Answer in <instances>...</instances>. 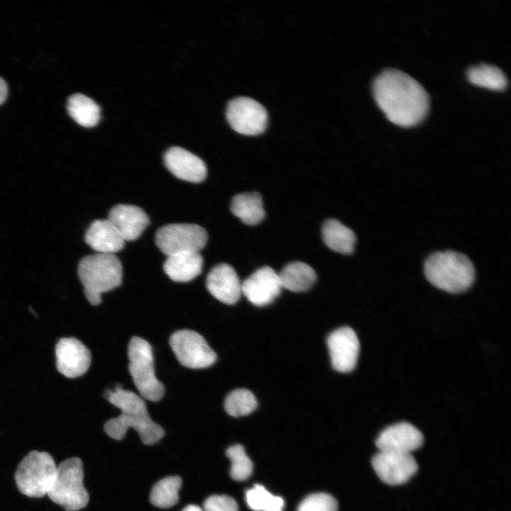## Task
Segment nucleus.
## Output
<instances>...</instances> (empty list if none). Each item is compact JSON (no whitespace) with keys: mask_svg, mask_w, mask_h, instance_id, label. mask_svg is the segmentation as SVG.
<instances>
[{"mask_svg":"<svg viewBox=\"0 0 511 511\" xmlns=\"http://www.w3.org/2000/svg\"><path fill=\"white\" fill-rule=\"evenodd\" d=\"M57 466L45 451H30L19 463L15 472L18 490L30 498H42L50 490L57 474Z\"/></svg>","mask_w":511,"mask_h":511,"instance_id":"423d86ee","label":"nucleus"},{"mask_svg":"<svg viewBox=\"0 0 511 511\" xmlns=\"http://www.w3.org/2000/svg\"><path fill=\"white\" fill-rule=\"evenodd\" d=\"M67 111L70 116L84 127L95 126L100 119L99 106L94 100L82 94H75L69 98Z\"/></svg>","mask_w":511,"mask_h":511,"instance_id":"b1692460","label":"nucleus"},{"mask_svg":"<svg viewBox=\"0 0 511 511\" xmlns=\"http://www.w3.org/2000/svg\"><path fill=\"white\" fill-rule=\"evenodd\" d=\"M84 470L77 457L67 458L57 468L48 498L66 511H77L87 506L89 496L83 485Z\"/></svg>","mask_w":511,"mask_h":511,"instance_id":"39448f33","label":"nucleus"},{"mask_svg":"<svg viewBox=\"0 0 511 511\" xmlns=\"http://www.w3.org/2000/svg\"><path fill=\"white\" fill-rule=\"evenodd\" d=\"M86 243L99 253L114 254L125 244L123 237L108 219H98L86 231Z\"/></svg>","mask_w":511,"mask_h":511,"instance_id":"6ab92c4d","label":"nucleus"},{"mask_svg":"<svg viewBox=\"0 0 511 511\" xmlns=\"http://www.w3.org/2000/svg\"><path fill=\"white\" fill-rule=\"evenodd\" d=\"M372 466L385 483L401 485L417 471V463L411 454L379 451L372 459Z\"/></svg>","mask_w":511,"mask_h":511,"instance_id":"9b49d317","label":"nucleus"},{"mask_svg":"<svg viewBox=\"0 0 511 511\" xmlns=\"http://www.w3.org/2000/svg\"><path fill=\"white\" fill-rule=\"evenodd\" d=\"M248 507L254 511H282L284 500L268 491L263 485L256 484L246 492Z\"/></svg>","mask_w":511,"mask_h":511,"instance_id":"bb28decb","label":"nucleus"},{"mask_svg":"<svg viewBox=\"0 0 511 511\" xmlns=\"http://www.w3.org/2000/svg\"><path fill=\"white\" fill-rule=\"evenodd\" d=\"M125 241L137 239L149 224V218L140 207L118 204L111 209L107 219Z\"/></svg>","mask_w":511,"mask_h":511,"instance_id":"a211bd4d","label":"nucleus"},{"mask_svg":"<svg viewBox=\"0 0 511 511\" xmlns=\"http://www.w3.org/2000/svg\"><path fill=\"white\" fill-rule=\"evenodd\" d=\"M206 286L208 291L224 304H236L242 295L241 283L235 270L226 263L214 267L209 273Z\"/></svg>","mask_w":511,"mask_h":511,"instance_id":"f3484780","label":"nucleus"},{"mask_svg":"<svg viewBox=\"0 0 511 511\" xmlns=\"http://www.w3.org/2000/svg\"><path fill=\"white\" fill-rule=\"evenodd\" d=\"M104 397L121 411L119 416L109 419L104 424V431L110 437L121 440L127 430L133 428L145 445L154 444L163 438L164 429L151 419L141 396L118 385L114 390H106Z\"/></svg>","mask_w":511,"mask_h":511,"instance_id":"f03ea898","label":"nucleus"},{"mask_svg":"<svg viewBox=\"0 0 511 511\" xmlns=\"http://www.w3.org/2000/svg\"><path fill=\"white\" fill-rule=\"evenodd\" d=\"M468 79L472 84L493 90H503L507 85V79L498 67L480 64L471 67L467 72Z\"/></svg>","mask_w":511,"mask_h":511,"instance_id":"393cba45","label":"nucleus"},{"mask_svg":"<svg viewBox=\"0 0 511 511\" xmlns=\"http://www.w3.org/2000/svg\"><path fill=\"white\" fill-rule=\"evenodd\" d=\"M128 370L143 399L158 402L165 392L163 384L155 374L153 350L144 339L133 336L128 346Z\"/></svg>","mask_w":511,"mask_h":511,"instance_id":"0eeeda50","label":"nucleus"},{"mask_svg":"<svg viewBox=\"0 0 511 511\" xmlns=\"http://www.w3.org/2000/svg\"><path fill=\"white\" fill-rule=\"evenodd\" d=\"M282 288L292 292H305L317 280L314 270L303 262H292L278 273Z\"/></svg>","mask_w":511,"mask_h":511,"instance_id":"412c9836","label":"nucleus"},{"mask_svg":"<svg viewBox=\"0 0 511 511\" xmlns=\"http://www.w3.org/2000/svg\"><path fill=\"white\" fill-rule=\"evenodd\" d=\"M231 212L247 225H256L265 217L263 200L258 192L236 195L231 204Z\"/></svg>","mask_w":511,"mask_h":511,"instance_id":"5701e85b","label":"nucleus"},{"mask_svg":"<svg viewBox=\"0 0 511 511\" xmlns=\"http://www.w3.org/2000/svg\"><path fill=\"white\" fill-rule=\"evenodd\" d=\"M231 461L230 476L237 481L245 480L253 472V463L240 444L230 446L226 452Z\"/></svg>","mask_w":511,"mask_h":511,"instance_id":"c85d7f7f","label":"nucleus"},{"mask_svg":"<svg viewBox=\"0 0 511 511\" xmlns=\"http://www.w3.org/2000/svg\"><path fill=\"white\" fill-rule=\"evenodd\" d=\"M282 289L278 273L269 266L258 269L241 283L242 295L258 307L273 302Z\"/></svg>","mask_w":511,"mask_h":511,"instance_id":"4468645a","label":"nucleus"},{"mask_svg":"<svg viewBox=\"0 0 511 511\" xmlns=\"http://www.w3.org/2000/svg\"><path fill=\"white\" fill-rule=\"evenodd\" d=\"M182 485L180 476H168L157 482L153 487L150 502L160 508H169L179 500L178 492Z\"/></svg>","mask_w":511,"mask_h":511,"instance_id":"a878e982","label":"nucleus"},{"mask_svg":"<svg viewBox=\"0 0 511 511\" xmlns=\"http://www.w3.org/2000/svg\"><path fill=\"white\" fill-rule=\"evenodd\" d=\"M56 367L69 378L84 375L89 369L92 356L82 342L73 337L62 338L55 346Z\"/></svg>","mask_w":511,"mask_h":511,"instance_id":"ddd939ff","label":"nucleus"},{"mask_svg":"<svg viewBox=\"0 0 511 511\" xmlns=\"http://www.w3.org/2000/svg\"><path fill=\"white\" fill-rule=\"evenodd\" d=\"M322 238L332 251L350 254L353 251L356 236L353 231L334 219H327L322 226Z\"/></svg>","mask_w":511,"mask_h":511,"instance_id":"4be33fe9","label":"nucleus"},{"mask_svg":"<svg viewBox=\"0 0 511 511\" xmlns=\"http://www.w3.org/2000/svg\"><path fill=\"white\" fill-rule=\"evenodd\" d=\"M423 435L412 424L400 422L385 428L375 444L380 451L411 454L423 444Z\"/></svg>","mask_w":511,"mask_h":511,"instance_id":"2eb2a0df","label":"nucleus"},{"mask_svg":"<svg viewBox=\"0 0 511 511\" xmlns=\"http://www.w3.org/2000/svg\"><path fill=\"white\" fill-rule=\"evenodd\" d=\"M8 87L6 82L0 77V104H3L6 99Z\"/></svg>","mask_w":511,"mask_h":511,"instance_id":"2f4dec72","label":"nucleus"},{"mask_svg":"<svg viewBox=\"0 0 511 511\" xmlns=\"http://www.w3.org/2000/svg\"><path fill=\"white\" fill-rule=\"evenodd\" d=\"M254 395L246 389H236L231 392L224 401L226 412L231 416L239 417L253 412L257 407Z\"/></svg>","mask_w":511,"mask_h":511,"instance_id":"cd10ccee","label":"nucleus"},{"mask_svg":"<svg viewBox=\"0 0 511 511\" xmlns=\"http://www.w3.org/2000/svg\"><path fill=\"white\" fill-rule=\"evenodd\" d=\"M373 92L379 108L397 126H415L428 112L426 90L415 79L400 70L388 69L381 72L374 81Z\"/></svg>","mask_w":511,"mask_h":511,"instance_id":"f257e3e1","label":"nucleus"},{"mask_svg":"<svg viewBox=\"0 0 511 511\" xmlns=\"http://www.w3.org/2000/svg\"><path fill=\"white\" fill-rule=\"evenodd\" d=\"M202 267L203 258L199 252L183 253L167 256L163 270L172 280L186 282L198 276Z\"/></svg>","mask_w":511,"mask_h":511,"instance_id":"aec40b11","label":"nucleus"},{"mask_svg":"<svg viewBox=\"0 0 511 511\" xmlns=\"http://www.w3.org/2000/svg\"><path fill=\"white\" fill-rule=\"evenodd\" d=\"M182 511H204L199 506L196 505H189L182 509Z\"/></svg>","mask_w":511,"mask_h":511,"instance_id":"473e14b6","label":"nucleus"},{"mask_svg":"<svg viewBox=\"0 0 511 511\" xmlns=\"http://www.w3.org/2000/svg\"><path fill=\"white\" fill-rule=\"evenodd\" d=\"M226 118L235 131L246 136L263 133L268 122L265 108L256 100L248 97H238L231 100L227 106Z\"/></svg>","mask_w":511,"mask_h":511,"instance_id":"9d476101","label":"nucleus"},{"mask_svg":"<svg viewBox=\"0 0 511 511\" xmlns=\"http://www.w3.org/2000/svg\"><path fill=\"white\" fill-rule=\"evenodd\" d=\"M77 273L89 302H101V294L119 287L122 282V265L114 254L97 253L82 258Z\"/></svg>","mask_w":511,"mask_h":511,"instance_id":"20e7f679","label":"nucleus"},{"mask_svg":"<svg viewBox=\"0 0 511 511\" xmlns=\"http://www.w3.org/2000/svg\"><path fill=\"white\" fill-rule=\"evenodd\" d=\"M338 503L331 495L319 493L306 497L297 511H337Z\"/></svg>","mask_w":511,"mask_h":511,"instance_id":"c756f323","label":"nucleus"},{"mask_svg":"<svg viewBox=\"0 0 511 511\" xmlns=\"http://www.w3.org/2000/svg\"><path fill=\"white\" fill-rule=\"evenodd\" d=\"M170 345L179 363L189 368H206L214 363L216 353L197 332L183 329L170 338Z\"/></svg>","mask_w":511,"mask_h":511,"instance_id":"1a4fd4ad","label":"nucleus"},{"mask_svg":"<svg viewBox=\"0 0 511 511\" xmlns=\"http://www.w3.org/2000/svg\"><path fill=\"white\" fill-rule=\"evenodd\" d=\"M424 274L433 285L451 293L466 290L475 279L474 266L469 258L451 251L436 252L428 257Z\"/></svg>","mask_w":511,"mask_h":511,"instance_id":"7ed1b4c3","label":"nucleus"},{"mask_svg":"<svg viewBox=\"0 0 511 511\" xmlns=\"http://www.w3.org/2000/svg\"><path fill=\"white\" fill-rule=\"evenodd\" d=\"M164 163L167 170L180 180L198 183L207 177V170L202 160L182 148H170L165 153Z\"/></svg>","mask_w":511,"mask_h":511,"instance_id":"dca6fc26","label":"nucleus"},{"mask_svg":"<svg viewBox=\"0 0 511 511\" xmlns=\"http://www.w3.org/2000/svg\"><path fill=\"white\" fill-rule=\"evenodd\" d=\"M326 343L334 370L348 373L356 366L360 344L356 334L348 326L333 331L327 337Z\"/></svg>","mask_w":511,"mask_h":511,"instance_id":"f8f14e48","label":"nucleus"},{"mask_svg":"<svg viewBox=\"0 0 511 511\" xmlns=\"http://www.w3.org/2000/svg\"><path fill=\"white\" fill-rule=\"evenodd\" d=\"M206 230L194 224H172L160 228L155 243L165 256L199 252L207 242Z\"/></svg>","mask_w":511,"mask_h":511,"instance_id":"6e6552de","label":"nucleus"},{"mask_svg":"<svg viewBox=\"0 0 511 511\" xmlns=\"http://www.w3.org/2000/svg\"><path fill=\"white\" fill-rule=\"evenodd\" d=\"M203 507L204 511H238L236 500L225 495L209 496L204 502Z\"/></svg>","mask_w":511,"mask_h":511,"instance_id":"7c9ffc66","label":"nucleus"}]
</instances>
